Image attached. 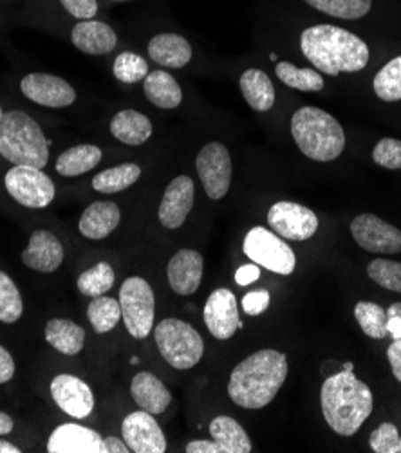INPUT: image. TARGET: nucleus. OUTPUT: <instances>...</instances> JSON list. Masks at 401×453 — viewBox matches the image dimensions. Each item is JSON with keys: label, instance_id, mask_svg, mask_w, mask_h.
Returning <instances> with one entry per match:
<instances>
[{"label": "nucleus", "instance_id": "obj_1", "mask_svg": "<svg viewBox=\"0 0 401 453\" xmlns=\"http://www.w3.org/2000/svg\"><path fill=\"white\" fill-rule=\"evenodd\" d=\"M288 371L284 352L275 349L257 350L232 371L228 381L230 399L243 409H264L277 397Z\"/></svg>", "mask_w": 401, "mask_h": 453}, {"label": "nucleus", "instance_id": "obj_2", "mask_svg": "<svg viewBox=\"0 0 401 453\" xmlns=\"http://www.w3.org/2000/svg\"><path fill=\"white\" fill-rule=\"evenodd\" d=\"M300 48L317 71L329 76L359 73L367 67L371 58L367 43L360 36L329 24L302 31Z\"/></svg>", "mask_w": 401, "mask_h": 453}, {"label": "nucleus", "instance_id": "obj_3", "mask_svg": "<svg viewBox=\"0 0 401 453\" xmlns=\"http://www.w3.org/2000/svg\"><path fill=\"white\" fill-rule=\"evenodd\" d=\"M320 403L328 426L338 435L352 437L371 416L374 397L369 385L342 369L324 381Z\"/></svg>", "mask_w": 401, "mask_h": 453}, {"label": "nucleus", "instance_id": "obj_4", "mask_svg": "<svg viewBox=\"0 0 401 453\" xmlns=\"http://www.w3.org/2000/svg\"><path fill=\"white\" fill-rule=\"evenodd\" d=\"M291 135L300 152L319 163L336 159L345 149L342 125L322 109L302 107L291 118Z\"/></svg>", "mask_w": 401, "mask_h": 453}, {"label": "nucleus", "instance_id": "obj_5", "mask_svg": "<svg viewBox=\"0 0 401 453\" xmlns=\"http://www.w3.org/2000/svg\"><path fill=\"white\" fill-rule=\"evenodd\" d=\"M0 156L13 165L43 168L50 161V142L33 118L12 111L0 118Z\"/></svg>", "mask_w": 401, "mask_h": 453}, {"label": "nucleus", "instance_id": "obj_6", "mask_svg": "<svg viewBox=\"0 0 401 453\" xmlns=\"http://www.w3.org/2000/svg\"><path fill=\"white\" fill-rule=\"evenodd\" d=\"M154 340L166 364L177 371H189L203 359V336L183 320L166 319L159 322Z\"/></svg>", "mask_w": 401, "mask_h": 453}, {"label": "nucleus", "instance_id": "obj_7", "mask_svg": "<svg viewBox=\"0 0 401 453\" xmlns=\"http://www.w3.org/2000/svg\"><path fill=\"white\" fill-rule=\"evenodd\" d=\"M121 320L128 334L145 340L154 329L156 296L150 284L142 277H128L120 289Z\"/></svg>", "mask_w": 401, "mask_h": 453}, {"label": "nucleus", "instance_id": "obj_8", "mask_svg": "<svg viewBox=\"0 0 401 453\" xmlns=\"http://www.w3.org/2000/svg\"><path fill=\"white\" fill-rule=\"evenodd\" d=\"M243 250L251 262L277 275H291L297 267L295 251L286 239L262 226H255L246 234Z\"/></svg>", "mask_w": 401, "mask_h": 453}, {"label": "nucleus", "instance_id": "obj_9", "mask_svg": "<svg viewBox=\"0 0 401 453\" xmlns=\"http://www.w3.org/2000/svg\"><path fill=\"white\" fill-rule=\"evenodd\" d=\"M8 194L22 206L46 208L53 203L57 188L50 175L42 168L29 165H15L4 179Z\"/></svg>", "mask_w": 401, "mask_h": 453}, {"label": "nucleus", "instance_id": "obj_10", "mask_svg": "<svg viewBox=\"0 0 401 453\" xmlns=\"http://www.w3.org/2000/svg\"><path fill=\"white\" fill-rule=\"evenodd\" d=\"M196 168L206 196L212 201H219L228 194L232 183V157L225 145L219 142L204 145L197 154Z\"/></svg>", "mask_w": 401, "mask_h": 453}, {"label": "nucleus", "instance_id": "obj_11", "mask_svg": "<svg viewBox=\"0 0 401 453\" xmlns=\"http://www.w3.org/2000/svg\"><path fill=\"white\" fill-rule=\"evenodd\" d=\"M267 224L270 228L286 241L302 242L313 237L319 230V217L313 210L302 204L281 201L275 203L267 211Z\"/></svg>", "mask_w": 401, "mask_h": 453}, {"label": "nucleus", "instance_id": "obj_12", "mask_svg": "<svg viewBox=\"0 0 401 453\" xmlns=\"http://www.w3.org/2000/svg\"><path fill=\"white\" fill-rule=\"evenodd\" d=\"M351 234L360 248L378 255L401 253V232L383 219L364 213L351 222Z\"/></svg>", "mask_w": 401, "mask_h": 453}, {"label": "nucleus", "instance_id": "obj_13", "mask_svg": "<svg viewBox=\"0 0 401 453\" xmlns=\"http://www.w3.org/2000/svg\"><path fill=\"white\" fill-rule=\"evenodd\" d=\"M203 319L215 340H230L241 327V316L235 295L230 289H215L203 309Z\"/></svg>", "mask_w": 401, "mask_h": 453}, {"label": "nucleus", "instance_id": "obj_14", "mask_svg": "<svg viewBox=\"0 0 401 453\" xmlns=\"http://www.w3.org/2000/svg\"><path fill=\"white\" fill-rule=\"evenodd\" d=\"M22 95L42 105L51 109H64L74 104L76 93L64 78L46 74V73H31L20 81Z\"/></svg>", "mask_w": 401, "mask_h": 453}, {"label": "nucleus", "instance_id": "obj_15", "mask_svg": "<svg viewBox=\"0 0 401 453\" xmlns=\"http://www.w3.org/2000/svg\"><path fill=\"white\" fill-rule=\"evenodd\" d=\"M121 435L134 453H165L166 439L152 414L138 411L128 414L121 423Z\"/></svg>", "mask_w": 401, "mask_h": 453}, {"label": "nucleus", "instance_id": "obj_16", "mask_svg": "<svg viewBox=\"0 0 401 453\" xmlns=\"http://www.w3.org/2000/svg\"><path fill=\"white\" fill-rule=\"evenodd\" d=\"M51 395L60 411L74 419H85L95 411V395L83 380L60 374L51 381Z\"/></svg>", "mask_w": 401, "mask_h": 453}, {"label": "nucleus", "instance_id": "obj_17", "mask_svg": "<svg viewBox=\"0 0 401 453\" xmlns=\"http://www.w3.org/2000/svg\"><path fill=\"white\" fill-rule=\"evenodd\" d=\"M194 180L189 175L175 177L166 187L158 210V219L166 230H177L185 224L194 208Z\"/></svg>", "mask_w": 401, "mask_h": 453}, {"label": "nucleus", "instance_id": "obj_18", "mask_svg": "<svg viewBox=\"0 0 401 453\" xmlns=\"http://www.w3.org/2000/svg\"><path fill=\"white\" fill-rule=\"evenodd\" d=\"M168 284L174 293L189 296L194 295L203 280V257L196 250H180L166 265Z\"/></svg>", "mask_w": 401, "mask_h": 453}, {"label": "nucleus", "instance_id": "obj_19", "mask_svg": "<svg viewBox=\"0 0 401 453\" xmlns=\"http://www.w3.org/2000/svg\"><path fill=\"white\" fill-rule=\"evenodd\" d=\"M50 453H105L104 437L87 426L60 425L48 441Z\"/></svg>", "mask_w": 401, "mask_h": 453}, {"label": "nucleus", "instance_id": "obj_20", "mask_svg": "<svg viewBox=\"0 0 401 453\" xmlns=\"http://www.w3.org/2000/svg\"><path fill=\"white\" fill-rule=\"evenodd\" d=\"M22 262L40 273H55L64 262L62 242L53 234L38 230L31 235L29 244L22 253Z\"/></svg>", "mask_w": 401, "mask_h": 453}, {"label": "nucleus", "instance_id": "obj_21", "mask_svg": "<svg viewBox=\"0 0 401 453\" xmlns=\"http://www.w3.org/2000/svg\"><path fill=\"white\" fill-rule=\"evenodd\" d=\"M71 40L74 48L85 55H109L114 51L118 36L114 29L100 20H81L73 27Z\"/></svg>", "mask_w": 401, "mask_h": 453}, {"label": "nucleus", "instance_id": "obj_22", "mask_svg": "<svg viewBox=\"0 0 401 453\" xmlns=\"http://www.w3.org/2000/svg\"><path fill=\"white\" fill-rule=\"evenodd\" d=\"M121 211L118 204L109 201H96L89 204L80 217V234L91 241H102L109 237L120 224Z\"/></svg>", "mask_w": 401, "mask_h": 453}, {"label": "nucleus", "instance_id": "obj_23", "mask_svg": "<svg viewBox=\"0 0 401 453\" xmlns=\"http://www.w3.org/2000/svg\"><path fill=\"white\" fill-rule=\"evenodd\" d=\"M130 394H132V399L138 403V406H142V411L152 416L163 414L168 409V404L172 403L170 390L165 387V383L159 378H156L150 372H140L134 376L130 385Z\"/></svg>", "mask_w": 401, "mask_h": 453}, {"label": "nucleus", "instance_id": "obj_24", "mask_svg": "<svg viewBox=\"0 0 401 453\" xmlns=\"http://www.w3.org/2000/svg\"><path fill=\"white\" fill-rule=\"evenodd\" d=\"M149 57L163 67L181 69L192 60V45L180 35L161 33L150 40Z\"/></svg>", "mask_w": 401, "mask_h": 453}, {"label": "nucleus", "instance_id": "obj_25", "mask_svg": "<svg viewBox=\"0 0 401 453\" xmlns=\"http://www.w3.org/2000/svg\"><path fill=\"white\" fill-rule=\"evenodd\" d=\"M111 132L118 142L130 147H138L150 140L152 123L145 114L127 109L112 118Z\"/></svg>", "mask_w": 401, "mask_h": 453}, {"label": "nucleus", "instance_id": "obj_26", "mask_svg": "<svg viewBox=\"0 0 401 453\" xmlns=\"http://www.w3.org/2000/svg\"><path fill=\"white\" fill-rule=\"evenodd\" d=\"M241 93L248 105L257 112H267L275 104V87L264 71L248 69L239 80Z\"/></svg>", "mask_w": 401, "mask_h": 453}, {"label": "nucleus", "instance_id": "obj_27", "mask_svg": "<svg viewBox=\"0 0 401 453\" xmlns=\"http://www.w3.org/2000/svg\"><path fill=\"white\" fill-rule=\"evenodd\" d=\"M143 90L149 102L159 109H175L183 102L180 83L166 71L149 73L143 81Z\"/></svg>", "mask_w": 401, "mask_h": 453}, {"label": "nucleus", "instance_id": "obj_28", "mask_svg": "<svg viewBox=\"0 0 401 453\" xmlns=\"http://www.w3.org/2000/svg\"><path fill=\"white\" fill-rule=\"evenodd\" d=\"M212 439L225 453H250L251 441L244 428L230 416H219L210 423Z\"/></svg>", "mask_w": 401, "mask_h": 453}, {"label": "nucleus", "instance_id": "obj_29", "mask_svg": "<svg viewBox=\"0 0 401 453\" xmlns=\"http://www.w3.org/2000/svg\"><path fill=\"white\" fill-rule=\"evenodd\" d=\"M43 334H46V342L51 347L66 356L80 354L85 345V331L78 324L66 319L50 320Z\"/></svg>", "mask_w": 401, "mask_h": 453}, {"label": "nucleus", "instance_id": "obj_30", "mask_svg": "<svg viewBox=\"0 0 401 453\" xmlns=\"http://www.w3.org/2000/svg\"><path fill=\"white\" fill-rule=\"evenodd\" d=\"M102 149L96 145H76L57 159V172L64 177H78L91 172L102 161Z\"/></svg>", "mask_w": 401, "mask_h": 453}, {"label": "nucleus", "instance_id": "obj_31", "mask_svg": "<svg viewBox=\"0 0 401 453\" xmlns=\"http://www.w3.org/2000/svg\"><path fill=\"white\" fill-rule=\"evenodd\" d=\"M142 175V166L136 163H123L107 168L93 177V188L102 194H118L132 187Z\"/></svg>", "mask_w": 401, "mask_h": 453}, {"label": "nucleus", "instance_id": "obj_32", "mask_svg": "<svg viewBox=\"0 0 401 453\" xmlns=\"http://www.w3.org/2000/svg\"><path fill=\"white\" fill-rule=\"evenodd\" d=\"M114 280H116V275H114V269L111 267V264L98 262L96 265L83 271V273L76 280V288L81 295L96 298V296H104L107 291H111V288L114 286Z\"/></svg>", "mask_w": 401, "mask_h": 453}, {"label": "nucleus", "instance_id": "obj_33", "mask_svg": "<svg viewBox=\"0 0 401 453\" xmlns=\"http://www.w3.org/2000/svg\"><path fill=\"white\" fill-rule=\"evenodd\" d=\"M89 322L98 334H105L112 331L121 320V305L120 300L109 296H96L87 307Z\"/></svg>", "mask_w": 401, "mask_h": 453}, {"label": "nucleus", "instance_id": "obj_34", "mask_svg": "<svg viewBox=\"0 0 401 453\" xmlns=\"http://www.w3.org/2000/svg\"><path fill=\"white\" fill-rule=\"evenodd\" d=\"M354 316L364 334L369 338L383 340L389 336L387 311L382 305L374 302H359L354 305Z\"/></svg>", "mask_w": 401, "mask_h": 453}, {"label": "nucleus", "instance_id": "obj_35", "mask_svg": "<svg viewBox=\"0 0 401 453\" xmlns=\"http://www.w3.org/2000/svg\"><path fill=\"white\" fill-rule=\"evenodd\" d=\"M305 3L326 15L343 20L362 19L373 6V0H305Z\"/></svg>", "mask_w": 401, "mask_h": 453}, {"label": "nucleus", "instance_id": "obj_36", "mask_svg": "<svg viewBox=\"0 0 401 453\" xmlns=\"http://www.w3.org/2000/svg\"><path fill=\"white\" fill-rule=\"evenodd\" d=\"M373 88L383 102L401 100V57L387 62L373 80Z\"/></svg>", "mask_w": 401, "mask_h": 453}, {"label": "nucleus", "instance_id": "obj_37", "mask_svg": "<svg viewBox=\"0 0 401 453\" xmlns=\"http://www.w3.org/2000/svg\"><path fill=\"white\" fill-rule=\"evenodd\" d=\"M277 78L297 90H322L324 78L319 74L317 69H298L293 64L279 62L275 67Z\"/></svg>", "mask_w": 401, "mask_h": 453}, {"label": "nucleus", "instance_id": "obj_38", "mask_svg": "<svg viewBox=\"0 0 401 453\" xmlns=\"http://www.w3.org/2000/svg\"><path fill=\"white\" fill-rule=\"evenodd\" d=\"M24 312V302L19 288L8 277L4 271H0V322L15 324L20 320Z\"/></svg>", "mask_w": 401, "mask_h": 453}, {"label": "nucleus", "instance_id": "obj_39", "mask_svg": "<svg viewBox=\"0 0 401 453\" xmlns=\"http://www.w3.org/2000/svg\"><path fill=\"white\" fill-rule=\"evenodd\" d=\"M112 74L121 83H138L147 78L149 64L140 55L125 51L116 57L112 64Z\"/></svg>", "mask_w": 401, "mask_h": 453}, {"label": "nucleus", "instance_id": "obj_40", "mask_svg": "<svg viewBox=\"0 0 401 453\" xmlns=\"http://www.w3.org/2000/svg\"><path fill=\"white\" fill-rule=\"evenodd\" d=\"M367 275L383 289L401 293V262L374 258L367 265Z\"/></svg>", "mask_w": 401, "mask_h": 453}, {"label": "nucleus", "instance_id": "obj_41", "mask_svg": "<svg viewBox=\"0 0 401 453\" xmlns=\"http://www.w3.org/2000/svg\"><path fill=\"white\" fill-rule=\"evenodd\" d=\"M374 453H401V435L392 423H382L369 439Z\"/></svg>", "mask_w": 401, "mask_h": 453}, {"label": "nucleus", "instance_id": "obj_42", "mask_svg": "<svg viewBox=\"0 0 401 453\" xmlns=\"http://www.w3.org/2000/svg\"><path fill=\"white\" fill-rule=\"evenodd\" d=\"M373 161L389 170H401V142L383 138L373 150Z\"/></svg>", "mask_w": 401, "mask_h": 453}, {"label": "nucleus", "instance_id": "obj_43", "mask_svg": "<svg viewBox=\"0 0 401 453\" xmlns=\"http://www.w3.org/2000/svg\"><path fill=\"white\" fill-rule=\"evenodd\" d=\"M272 303V295L266 289H255L244 295L243 298V309L248 316H258L262 314Z\"/></svg>", "mask_w": 401, "mask_h": 453}, {"label": "nucleus", "instance_id": "obj_44", "mask_svg": "<svg viewBox=\"0 0 401 453\" xmlns=\"http://www.w3.org/2000/svg\"><path fill=\"white\" fill-rule=\"evenodd\" d=\"M60 3L71 17L80 20H91L98 13L96 0H60Z\"/></svg>", "mask_w": 401, "mask_h": 453}, {"label": "nucleus", "instance_id": "obj_45", "mask_svg": "<svg viewBox=\"0 0 401 453\" xmlns=\"http://www.w3.org/2000/svg\"><path fill=\"white\" fill-rule=\"evenodd\" d=\"M260 279V265H257L255 262L253 264H246V265H241L237 271H235V282L239 286H250L253 282H257Z\"/></svg>", "mask_w": 401, "mask_h": 453}, {"label": "nucleus", "instance_id": "obj_46", "mask_svg": "<svg viewBox=\"0 0 401 453\" xmlns=\"http://www.w3.org/2000/svg\"><path fill=\"white\" fill-rule=\"evenodd\" d=\"M15 376V361L13 356L0 345V385L8 383Z\"/></svg>", "mask_w": 401, "mask_h": 453}, {"label": "nucleus", "instance_id": "obj_47", "mask_svg": "<svg viewBox=\"0 0 401 453\" xmlns=\"http://www.w3.org/2000/svg\"><path fill=\"white\" fill-rule=\"evenodd\" d=\"M387 319L389 336H392V340H401V302H396L387 309Z\"/></svg>", "mask_w": 401, "mask_h": 453}, {"label": "nucleus", "instance_id": "obj_48", "mask_svg": "<svg viewBox=\"0 0 401 453\" xmlns=\"http://www.w3.org/2000/svg\"><path fill=\"white\" fill-rule=\"evenodd\" d=\"M387 357L394 378L401 383V340H394L387 349Z\"/></svg>", "mask_w": 401, "mask_h": 453}, {"label": "nucleus", "instance_id": "obj_49", "mask_svg": "<svg viewBox=\"0 0 401 453\" xmlns=\"http://www.w3.org/2000/svg\"><path fill=\"white\" fill-rule=\"evenodd\" d=\"M187 453H225L222 448L212 439H199V441H192L187 444Z\"/></svg>", "mask_w": 401, "mask_h": 453}, {"label": "nucleus", "instance_id": "obj_50", "mask_svg": "<svg viewBox=\"0 0 401 453\" xmlns=\"http://www.w3.org/2000/svg\"><path fill=\"white\" fill-rule=\"evenodd\" d=\"M104 446H105V453H128L130 451V448L127 446L125 441L112 437V435L104 439Z\"/></svg>", "mask_w": 401, "mask_h": 453}, {"label": "nucleus", "instance_id": "obj_51", "mask_svg": "<svg viewBox=\"0 0 401 453\" xmlns=\"http://www.w3.org/2000/svg\"><path fill=\"white\" fill-rule=\"evenodd\" d=\"M13 419L8 416V414H4V412H0V435H8V434H12L13 432Z\"/></svg>", "mask_w": 401, "mask_h": 453}, {"label": "nucleus", "instance_id": "obj_52", "mask_svg": "<svg viewBox=\"0 0 401 453\" xmlns=\"http://www.w3.org/2000/svg\"><path fill=\"white\" fill-rule=\"evenodd\" d=\"M20 451L22 449H19V446H15L13 442L0 439V453H20Z\"/></svg>", "mask_w": 401, "mask_h": 453}, {"label": "nucleus", "instance_id": "obj_53", "mask_svg": "<svg viewBox=\"0 0 401 453\" xmlns=\"http://www.w3.org/2000/svg\"><path fill=\"white\" fill-rule=\"evenodd\" d=\"M343 369H345V371H352V369H354V365L351 364V361H347V364L343 365Z\"/></svg>", "mask_w": 401, "mask_h": 453}, {"label": "nucleus", "instance_id": "obj_54", "mask_svg": "<svg viewBox=\"0 0 401 453\" xmlns=\"http://www.w3.org/2000/svg\"><path fill=\"white\" fill-rule=\"evenodd\" d=\"M138 364H140V357L134 356V357H132V365H138Z\"/></svg>", "mask_w": 401, "mask_h": 453}, {"label": "nucleus", "instance_id": "obj_55", "mask_svg": "<svg viewBox=\"0 0 401 453\" xmlns=\"http://www.w3.org/2000/svg\"><path fill=\"white\" fill-rule=\"evenodd\" d=\"M4 116V112H3V107H0V118H3Z\"/></svg>", "mask_w": 401, "mask_h": 453}, {"label": "nucleus", "instance_id": "obj_56", "mask_svg": "<svg viewBox=\"0 0 401 453\" xmlns=\"http://www.w3.org/2000/svg\"><path fill=\"white\" fill-rule=\"evenodd\" d=\"M116 3H120V0H116Z\"/></svg>", "mask_w": 401, "mask_h": 453}]
</instances>
